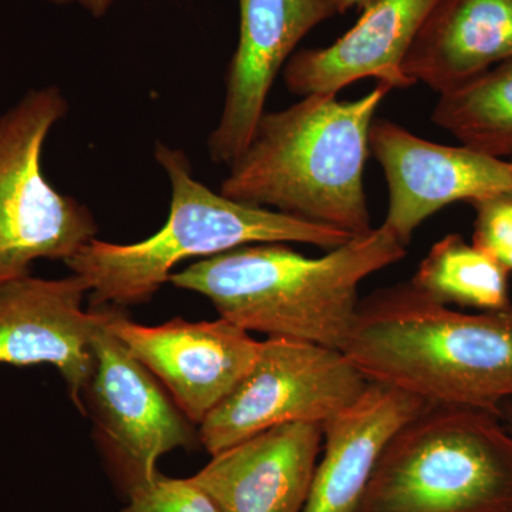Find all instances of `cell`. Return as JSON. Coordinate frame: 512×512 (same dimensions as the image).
<instances>
[{"mask_svg": "<svg viewBox=\"0 0 512 512\" xmlns=\"http://www.w3.org/2000/svg\"><path fill=\"white\" fill-rule=\"evenodd\" d=\"M342 352L369 382L429 404L500 414L512 400V303L470 313L410 282L380 288L360 299Z\"/></svg>", "mask_w": 512, "mask_h": 512, "instance_id": "cell-1", "label": "cell"}, {"mask_svg": "<svg viewBox=\"0 0 512 512\" xmlns=\"http://www.w3.org/2000/svg\"><path fill=\"white\" fill-rule=\"evenodd\" d=\"M390 92L377 84L357 100L311 94L258 121L244 153L229 167L221 194L311 224L372 232L365 191L370 128Z\"/></svg>", "mask_w": 512, "mask_h": 512, "instance_id": "cell-2", "label": "cell"}, {"mask_svg": "<svg viewBox=\"0 0 512 512\" xmlns=\"http://www.w3.org/2000/svg\"><path fill=\"white\" fill-rule=\"evenodd\" d=\"M407 254L389 228L311 258L285 244L247 245L173 272L175 288L210 299L220 318L247 332L342 350L360 284Z\"/></svg>", "mask_w": 512, "mask_h": 512, "instance_id": "cell-3", "label": "cell"}, {"mask_svg": "<svg viewBox=\"0 0 512 512\" xmlns=\"http://www.w3.org/2000/svg\"><path fill=\"white\" fill-rule=\"evenodd\" d=\"M156 160L171 184L170 212L157 234L136 244L94 238L64 264L89 286L90 305L127 306L147 302L192 258H211L247 245H313L330 251L346 244V232L296 220L225 197L192 177L190 161L158 141Z\"/></svg>", "mask_w": 512, "mask_h": 512, "instance_id": "cell-4", "label": "cell"}, {"mask_svg": "<svg viewBox=\"0 0 512 512\" xmlns=\"http://www.w3.org/2000/svg\"><path fill=\"white\" fill-rule=\"evenodd\" d=\"M355 512H512L500 414L427 404L383 448Z\"/></svg>", "mask_w": 512, "mask_h": 512, "instance_id": "cell-5", "label": "cell"}, {"mask_svg": "<svg viewBox=\"0 0 512 512\" xmlns=\"http://www.w3.org/2000/svg\"><path fill=\"white\" fill-rule=\"evenodd\" d=\"M69 104L55 86L30 90L0 114V282L39 259L66 262L96 238L92 212L47 181L42 154Z\"/></svg>", "mask_w": 512, "mask_h": 512, "instance_id": "cell-6", "label": "cell"}, {"mask_svg": "<svg viewBox=\"0 0 512 512\" xmlns=\"http://www.w3.org/2000/svg\"><path fill=\"white\" fill-rule=\"evenodd\" d=\"M367 384L342 350L268 338L248 375L202 421L198 439L214 456L284 424L323 426L355 402Z\"/></svg>", "mask_w": 512, "mask_h": 512, "instance_id": "cell-7", "label": "cell"}, {"mask_svg": "<svg viewBox=\"0 0 512 512\" xmlns=\"http://www.w3.org/2000/svg\"><path fill=\"white\" fill-rule=\"evenodd\" d=\"M100 309L84 410L96 421L110 468L127 493L157 476L164 454L194 447L200 439L163 384L107 328Z\"/></svg>", "mask_w": 512, "mask_h": 512, "instance_id": "cell-8", "label": "cell"}, {"mask_svg": "<svg viewBox=\"0 0 512 512\" xmlns=\"http://www.w3.org/2000/svg\"><path fill=\"white\" fill-rule=\"evenodd\" d=\"M114 336L157 377L191 423L200 424L254 367L261 342L229 320L163 325L133 322L116 306H100Z\"/></svg>", "mask_w": 512, "mask_h": 512, "instance_id": "cell-9", "label": "cell"}, {"mask_svg": "<svg viewBox=\"0 0 512 512\" xmlns=\"http://www.w3.org/2000/svg\"><path fill=\"white\" fill-rule=\"evenodd\" d=\"M370 153L389 190L383 225L406 247L414 231L448 205L512 194V160L433 143L390 120L373 121Z\"/></svg>", "mask_w": 512, "mask_h": 512, "instance_id": "cell-10", "label": "cell"}, {"mask_svg": "<svg viewBox=\"0 0 512 512\" xmlns=\"http://www.w3.org/2000/svg\"><path fill=\"white\" fill-rule=\"evenodd\" d=\"M237 49L225 74L220 123L208 140L211 160L231 165L247 148L276 76L316 26L339 15V0H238Z\"/></svg>", "mask_w": 512, "mask_h": 512, "instance_id": "cell-11", "label": "cell"}, {"mask_svg": "<svg viewBox=\"0 0 512 512\" xmlns=\"http://www.w3.org/2000/svg\"><path fill=\"white\" fill-rule=\"evenodd\" d=\"M89 286L79 275H32L0 282V366H53L82 414L93 375V336L101 309L83 308Z\"/></svg>", "mask_w": 512, "mask_h": 512, "instance_id": "cell-12", "label": "cell"}, {"mask_svg": "<svg viewBox=\"0 0 512 512\" xmlns=\"http://www.w3.org/2000/svg\"><path fill=\"white\" fill-rule=\"evenodd\" d=\"M322 444L320 424H284L214 454L190 480L220 512H303Z\"/></svg>", "mask_w": 512, "mask_h": 512, "instance_id": "cell-13", "label": "cell"}, {"mask_svg": "<svg viewBox=\"0 0 512 512\" xmlns=\"http://www.w3.org/2000/svg\"><path fill=\"white\" fill-rule=\"evenodd\" d=\"M437 0H372L352 29L326 47L289 59L284 79L298 96L338 94L349 84L376 79L392 89L414 86L404 59Z\"/></svg>", "mask_w": 512, "mask_h": 512, "instance_id": "cell-14", "label": "cell"}, {"mask_svg": "<svg viewBox=\"0 0 512 512\" xmlns=\"http://www.w3.org/2000/svg\"><path fill=\"white\" fill-rule=\"evenodd\" d=\"M427 404L369 382L355 402L323 424L322 453L303 512H355L383 448Z\"/></svg>", "mask_w": 512, "mask_h": 512, "instance_id": "cell-15", "label": "cell"}, {"mask_svg": "<svg viewBox=\"0 0 512 512\" xmlns=\"http://www.w3.org/2000/svg\"><path fill=\"white\" fill-rule=\"evenodd\" d=\"M512 59V0H437L403 70L414 84L451 92Z\"/></svg>", "mask_w": 512, "mask_h": 512, "instance_id": "cell-16", "label": "cell"}, {"mask_svg": "<svg viewBox=\"0 0 512 512\" xmlns=\"http://www.w3.org/2000/svg\"><path fill=\"white\" fill-rule=\"evenodd\" d=\"M508 275L493 255L448 234L424 256L410 284L441 305L498 312L512 303Z\"/></svg>", "mask_w": 512, "mask_h": 512, "instance_id": "cell-17", "label": "cell"}, {"mask_svg": "<svg viewBox=\"0 0 512 512\" xmlns=\"http://www.w3.org/2000/svg\"><path fill=\"white\" fill-rule=\"evenodd\" d=\"M431 121L461 146L512 160V59L440 94Z\"/></svg>", "mask_w": 512, "mask_h": 512, "instance_id": "cell-18", "label": "cell"}, {"mask_svg": "<svg viewBox=\"0 0 512 512\" xmlns=\"http://www.w3.org/2000/svg\"><path fill=\"white\" fill-rule=\"evenodd\" d=\"M119 512H220L210 495L190 478L157 476L128 490Z\"/></svg>", "mask_w": 512, "mask_h": 512, "instance_id": "cell-19", "label": "cell"}, {"mask_svg": "<svg viewBox=\"0 0 512 512\" xmlns=\"http://www.w3.org/2000/svg\"><path fill=\"white\" fill-rule=\"evenodd\" d=\"M476 211L473 244L493 255L512 272V194L473 202Z\"/></svg>", "mask_w": 512, "mask_h": 512, "instance_id": "cell-20", "label": "cell"}, {"mask_svg": "<svg viewBox=\"0 0 512 512\" xmlns=\"http://www.w3.org/2000/svg\"><path fill=\"white\" fill-rule=\"evenodd\" d=\"M46 2L55 3V5H70V3H77V5L86 9L90 15H93L94 18H103L117 0H46Z\"/></svg>", "mask_w": 512, "mask_h": 512, "instance_id": "cell-21", "label": "cell"}, {"mask_svg": "<svg viewBox=\"0 0 512 512\" xmlns=\"http://www.w3.org/2000/svg\"><path fill=\"white\" fill-rule=\"evenodd\" d=\"M372 0H339L340 13L349 12V10H356L362 12L363 9L370 5Z\"/></svg>", "mask_w": 512, "mask_h": 512, "instance_id": "cell-22", "label": "cell"}, {"mask_svg": "<svg viewBox=\"0 0 512 512\" xmlns=\"http://www.w3.org/2000/svg\"><path fill=\"white\" fill-rule=\"evenodd\" d=\"M500 416L505 426H507L508 430L512 433V400H508V402H505L503 406H501Z\"/></svg>", "mask_w": 512, "mask_h": 512, "instance_id": "cell-23", "label": "cell"}]
</instances>
